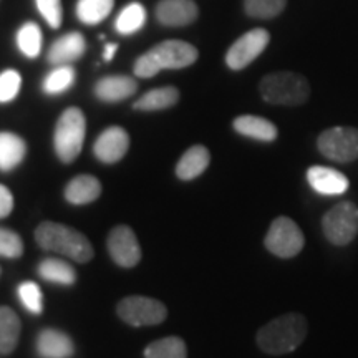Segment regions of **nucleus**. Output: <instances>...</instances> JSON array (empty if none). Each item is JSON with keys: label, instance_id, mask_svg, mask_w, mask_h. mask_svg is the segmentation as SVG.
<instances>
[{"label": "nucleus", "instance_id": "nucleus-1", "mask_svg": "<svg viewBox=\"0 0 358 358\" xmlns=\"http://www.w3.org/2000/svg\"><path fill=\"white\" fill-rule=\"evenodd\" d=\"M199 52L194 45L182 40H164L143 53L134 62V75L138 78H151L161 70H181L198 60Z\"/></svg>", "mask_w": 358, "mask_h": 358}, {"label": "nucleus", "instance_id": "nucleus-2", "mask_svg": "<svg viewBox=\"0 0 358 358\" xmlns=\"http://www.w3.org/2000/svg\"><path fill=\"white\" fill-rule=\"evenodd\" d=\"M307 337V320L301 313H285L257 332V347L267 355H287L297 350Z\"/></svg>", "mask_w": 358, "mask_h": 358}, {"label": "nucleus", "instance_id": "nucleus-3", "mask_svg": "<svg viewBox=\"0 0 358 358\" xmlns=\"http://www.w3.org/2000/svg\"><path fill=\"white\" fill-rule=\"evenodd\" d=\"M35 241L43 250L60 254L78 264L92 261L95 254L88 237L65 224L42 222L35 229Z\"/></svg>", "mask_w": 358, "mask_h": 358}, {"label": "nucleus", "instance_id": "nucleus-4", "mask_svg": "<svg viewBox=\"0 0 358 358\" xmlns=\"http://www.w3.org/2000/svg\"><path fill=\"white\" fill-rule=\"evenodd\" d=\"M264 101L280 106L303 105L310 96V87L302 75L294 71H277L268 73L259 85Z\"/></svg>", "mask_w": 358, "mask_h": 358}, {"label": "nucleus", "instance_id": "nucleus-5", "mask_svg": "<svg viewBox=\"0 0 358 358\" xmlns=\"http://www.w3.org/2000/svg\"><path fill=\"white\" fill-rule=\"evenodd\" d=\"M87 133V120L80 108H66L58 118L53 133V148L62 163H73L82 153Z\"/></svg>", "mask_w": 358, "mask_h": 358}, {"label": "nucleus", "instance_id": "nucleus-6", "mask_svg": "<svg viewBox=\"0 0 358 358\" xmlns=\"http://www.w3.org/2000/svg\"><path fill=\"white\" fill-rule=\"evenodd\" d=\"M322 229L329 243L348 245L358 234V206L350 201L335 204L322 219Z\"/></svg>", "mask_w": 358, "mask_h": 358}, {"label": "nucleus", "instance_id": "nucleus-7", "mask_svg": "<svg viewBox=\"0 0 358 358\" xmlns=\"http://www.w3.org/2000/svg\"><path fill=\"white\" fill-rule=\"evenodd\" d=\"M120 319L131 327L158 325L168 317V308L163 302L145 295H129L116 307Z\"/></svg>", "mask_w": 358, "mask_h": 358}, {"label": "nucleus", "instance_id": "nucleus-8", "mask_svg": "<svg viewBox=\"0 0 358 358\" xmlns=\"http://www.w3.org/2000/svg\"><path fill=\"white\" fill-rule=\"evenodd\" d=\"M303 234L301 227L290 217L279 216L268 227V232L264 239L267 250L280 259L295 257L303 249Z\"/></svg>", "mask_w": 358, "mask_h": 358}, {"label": "nucleus", "instance_id": "nucleus-9", "mask_svg": "<svg viewBox=\"0 0 358 358\" xmlns=\"http://www.w3.org/2000/svg\"><path fill=\"white\" fill-rule=\"evenodd\" d=\"M319 151L335 163H352L358 159V129L335 127L325 129L317 140Z\"/></svg>", "mask_w": 358, "mask_h": 358}, {"label": "nucleus", "instance_id": "nucleus-10", "mask_svg": "<svg viewBox=\"0 0 358 358\" xmlns=\"http://www.w3.org/2000/svg\"><path fill=\"white\" fill-rule=\"evenodd\" d=\"M271 35L264 29H254L239 37L226 53V64L231 70L239 71L252 64L266 50Z\"/></svg>", "mask_w": 358, "mask_h": 358}, {"label": "nucleus", "instance_id": "nucleus-11", "mask_svg": "<svg viewBox=\"0 0 358 358\" xmlns=\"http://www.w3.org/2000/svg\"><path fill=\"white\" fill-rule=\"evenodd\" d=\"M106 248L113 262L123 268H131L141 261V248L138 237L128 226L113 227L108 234Z\"/></svg>", "mask_w": 358, "mask_h": 358}, {"label": "nucleus", "instance_id": "nucleus-12", "mask_svg": "<svg viewBox=\"0 0 358 358\" xmlns=\"http://www.w3.org/2000/svg\"><path fill=\"white\" fill-rule=\"evenodd\" d=\"M129 136L123 128L110 127L96 138L93 145V153L96 159L105 164L118 163L128 153Z\"/></svg>", "mask_w": 358, "mask_h": 358}, {"label": "nucleus", "instance_id": "nucleus-13", "mask_svg": "<svg viewBox=\"0 0 358 358\" xmlns=\"http://www.w3.org/2000/svg\"><path fill=\"white\" fill-rule=\"evenodd\" d=\"M156 20L164 27H186L196 22L199 8L192 0H159Z\"/></svg>", "mask_w": 358, "mask_h": 358}, {"label": "nucleus", "instance_id": "nucleus-14", "mask_svg": "<svg viewBox=\"0 0 358 358\" xmlns=\"http://www.w3.org/2000/svg\"><path fill=\"white\" fill-rule=\"evenodd\" d=\"M87 50V42L85 37L78 32H70L64 37L57 38L48 50L47 60L52 65H70L80 60Z\"/></svg>", "mask_w": 358, "mask_h": 358}, {"label": "nucleus", "instance_id": "nucleus-15", "mask_svg": "<svg viewBox=\"0 0 358 358\" xmlns=\"http://www.w3.org/2000/svg\"><path fill=\"white\" fill-rule=\"evenodd\" d=\"M307 181L313 191L324 196H340L348 189L345 174L327 166H312L307 171Z\"/></svg>", "mask_w": 358, "mask_h": 358}, {"label": "nucleus", "instance_id": "nucleus-16", "mask_svg": "<svg viewBox=\"0 0 358 358\" xmlns=\"http://www.w3.org/2000/svg\"><path fill=\"white\" fill-rule=\"evenodd\" d=\"M138 90L136 80L127 75H110L98 80L95 85V95L100 101L118 103L133 96Z\"/></svg>", "mask_w": 358, "mask_h": 358}, {"label": "nucleus", "instance_id": "nucleus-17", "mask_svg": "<svg viewBox=\"0 0 358 358\" xmlns=\"http://www.w3.org/2000/svg\"><path fill=\"white\" fill-rule=\"evenodd\" d=\"M35 348L40 358H70L75 353L71 338L57 329H43L38 334Z\"/></svg>", "mask_w": 358, "mask_h": 358}, {"label": "nucleus", "instance_id": "nucleus-18", "mask_svg": "<svg viewBox=\"0 0 358 358\" xmlns=\"http://www.w3.org/2000/svg\"><path fill=\"white\" fill-rule=\"evenodd\" d=\"M101 194V182L92 174H80L75 176L65 186L64 196L70 204L83 206L96 201Z\"/></svg>", "mask_w": 358, "mask_h": 358}, {"label": "nucleus", "instance_id": "nucleus-19", "mask_svg": "<svg viewBox=\"0 0 358 358\" xmlns=\"http://www.w3.org/2000/svg\"><path fill=\"white\" fill-rule=\"evenodd\" d=\"M232 127L239 134H243L245 138H250V140H257L262 143H271L275 141L277 131L275 124L268 120L262 118V116H254V115H243L237 116L232 123Z\"/></svg>", "mask_w": 358, "mask_h": 358}, {"label": "nucleus", "instance_id": "nucleus-20", "mask_svg": "<svg viewBox=\"0 0 358 358\" xmlns=\"http://www.w3.org/2000/svg\"><path fill=\"white\" fill-rule=\"evenodd\" d=\"M211 155H209L208 148L203 145L191 146L185 155L181 156L176 164V176L181 181H191L201 176L209 166Z\"/></svg>", "mask_w": 358, "mask_h": 358}, {"label": "nucleus", "instance_id": "nucleus-21", "mask_svg": "<svg viewBox=\"0 0 358 358\" xmlns=\"http://www.w3.org/2000/svg\"><path fill=\"white\" fill-rule=\"evenodd\" d=\"M27 156V143L19 134L10 131L0 133V171L15 169Z\"/></svg>", "mask_w": 358, "mask_h": 358}, {"label": "nucleus", "instance_id": "nucleus-22", "mask_svg": "<svg viewBox=\"0 0 358 358\" xmlns=\"http://www.w3.org/2000/svg\"><path fill=\"white\" fill-rule=\"evenodd\" d=\"M179 100V92L174 87L155 88L134 101L133 108L138 111H159L174 106Z\"/></svg>", "mask_w": 358, "mask_h": 358}, {"label": "nucleus", "instance_id": "nucleus-23", "mask_svg": "<svg viewBox=\"0 0 358 358\" xmlns=\"http://www.w3.org/2000/svg\"><path fill=\"white\" fill-rule=\"evenodd\" d=\"M20 338V319L12 308L0 307V353L8 355L15 350Z\"/></svg>", "mask_w": 358, "mask_h": 358}, {"label": "nucleus", "instance_id": "nucleus-24", "mask_svg": "<svg viewBox=\"0 0 358 358\" xmlns=\"http://www.w3.org/2000/svg\"><path fill=\"white\" fill-rule=\"evenodd\" d=\"M38 275L43 280L52 282L57 285H73L77 280V272L69 262L60 261V259H43L37 267Z\"/></svg>", "mask_w": 358, "mask_h": 358}, {"label": "nucleus", "instance_id": "nucleus-25", "mask_svg": "<svg viewBox=\"0 0 358 358\" xmlns=\"http://www.w3.org/2000/svg\"><path fill=\"white\" fill-rule=\"evenodd\" d=\"M146 24V8L140 2L129 3L120 12L115 20L116 32L122 35H133L145 27Z\"/></svg>", "mask_w": 358, "mask_h": 358}, {"label": "nucleus", "instance_id": "nucleus-26", "mask_svg": "<svg viewBox=\"0 0 358 358\" xmlns=\"http://www.w3.org/2000/svg\"><path fill=\"white\" fill-rule=\"evenodd\" d=\"M115 0H78L77 17L85 25H96L110 15Z\"/></svg>", "mask_w": 358, "mask_h": 358}, {"label": "nucleus", "instance_id": "nucleus-27", "mask_svg": "<svg viewBox=\"0 0 358 358\" xmlns=\"http://www.w3.org/2000/svg\"><path fill=\"white\" fill-rule=\"evenodd\" d=\"M145 358H187L185 340L179 337L156 340L145 348Z\"/></svg>", "mask_w": 358, "mask_h": 358}, {"label": "nucleus", "instance_id": "nucleus-28", "mask_svg": "<svg viewBox=\"0 0 358 358\" xmlns=\"http://www.w3.org/2000/svg\"><path fill=\"white\" fill-rule=\"evenodd\" d=\"M77 73H75L73 66L70 65H58L47 75L42 83V90L47 95H60L66 92L75 83Z\"/></svg>", "mask_w": 358, "mask_h": 358}, {"label": "nucleus", "instance_id": "nucleus-29", "mask_svg": "<svg viewBox=\"0 0 358 358\" xmlns=\"http://www.w3.org/2000/svg\"><path fill=\"white\" fill-rule=\"evenodd\" d=\"M17 47L22 55L27 58H35L42 50V30L34 22H27L17 32Z\"/></svg>", "mask_w": 358, "mask_h": 358}, {"label": "nucleus", "instance_id": "nucleus-30", "mask_svg": "<svg viewBox=\"0 0 358 358\" xmlns=\"http://www.w3.org/2000/svg\"><path fill=\"white\" fill-rule=\"evenodd\" d=\"M287 0H244V10L257 20H271L280 15Z\"/></svg>", "mask_w": 358, "mask_h": 358}, {"label": "nucleus", "instance_id": "nucleus-31", "mask_svg": "<svg viewBox=\"0 0 358 358\" xmlns=\"http://www.w3.org/2000/svg\"><path fill=\"white\" fill-rule=\"evenodd\" d=\"M17 297L27 312L40 315L43 312V295L38 284L32 280H25L17 287Z\"/></svg>", "mask_w": 358, "mask_h": 358}, {"label": "nucleus", "instance_id": "nucleus-32", "mask_svg": "<svg viewBox=\"0 0 358 358\" xmlns=\"http://www.w3.org/2000/svg\"><path fill=\"white\" fill-rule=\"evenodd\" d=\"M22 87V77L17 70H3L0 73V103H10L17 98Z\"/></svg>", "mask_w": 358, "mask_h": 358}, {"label": "nucleus", "instance_id": "nucleus-33", "mask_svg": "<svg viewBox=\"0 0 358 358\" xmlns=\"http://www.w3.org/2000/svg\"><path fill=\"white\" fill-rule=\"evenodd\" d=\"M24 252L20 236L6 227H0V257L19 259Z\"/></svg>", "mask_w": 358, "mask_h": 358}, {"label": "nucleus", "instance_id": "nucleus-34", "mask_svg": "<svg viewBox=\"0 0 358 358\" xmlns=\"http://www.w3.org/2000/svg\"><path fill=\"white\" fill-rule=\"evenodd\" d=\"M40 15L52 29H58L64 20V10H62L60 0H35Z\"/></svg>", "mask_w": 358, "mask_h": 358}, {"label": "nucleus", "instance_id": "nucleus-35", "mask_svg": "<svg viewBox=\"0 0 358 358\" xmlns=\"http://www.w3.org/2000/svg\"><path fill=\"white\" fill-rule=\"evenodd\" d=\"M13 211V194L7 186L0 185V219L7 217Z\"/></svg>", "mask_w": 358, "mask_h": 358}, {"label": "nucleus", "instance_id": "nucleus-36", "mask_svg": "<svg viewBox=\"0 0 358 358\" xmlns=\"http://www.w3.org/2000/svg\"><path fill=\"white\" fill-rule=\"evenodd\" d=\"M116 50H118V45H116V43H106L105 45V52H103V60H105V62L113 60Z\"/></svg>", "mask_w": 358, "mask_h": 358}]
</instances>
